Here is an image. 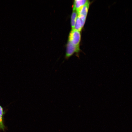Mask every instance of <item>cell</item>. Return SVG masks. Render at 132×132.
I'll list each match as a JSON object with an SVG mask.
<instances>
[{
    "mask_svg": "<svg viewBox=\"0 0 132 132\" xmlns=\"http://www.w3.org/2000/svg\"><path fill=\"white\" fill-rule=\"evenodd\" d=\"M83 27L79 17L77 16L74 29L80 32Z\"/></svg>",
    "mask_w": 132,
    "mask_h": 132,
    "instance_id": "8992f818",
    "label": "cell"
},
{
    "mask_svg": "<svg viewBox=\"0 0 132 132\" xmlns=\"http://www.w3.org/2000/svg\"><path fill=\"white\" fill-rule=\"evenodd\" d=\"M4 125L1 116L0 115V129L4 130Z\"/></svg>",
    "mask_w": 132,
    "mask_h": 132,
    "instance_id": "52a82bcc",
    "label": "cell"
},
{
    "mask_svg": "<svg viewBox=\"0 0 132 132\" xmlns=\"http://www.w3.org/2000/svg\"><path fill=\"white\" fill-rule=\"evenodd\" d=\"M80 51L79 46L75 45L68 41L66 45V58H68L75 53L78 54Z\"/></svg>",
    "mask_w": 132,
    "mask_h": 132,
    "instance_id": "7a4b0ae2",
    "label": "cell"
},
{
    "mask_svg": "<svg viewBox=\"0 0 132 132\" xmlns=\"http://www.w3.org/2000/svg\"><path fill=\"white\" fill-rule=\"evenodd\" d=\"M90 2L88 0L86 3L82 6L77 12L78 15L84 16L86 17L89 6Z\"/></svg>",
    "mask_w": 132,
    "mask_h": 132,
    "instance_id": "3957f363",
    "label": "cell"
},
{
    "mask_svg": "<svg viewBox=\"0 0 132 132\" xmlns=\"http://www.w3.org/2000/svg\"><path fill=\"white\" fill-rule=\"evenodd\" d=\"M77 15L78 14L77 11H73L71 15V25L72 29H74V28Z\"/></svg>",
    "mask_w": 132,
    "mask_h": 132,
    "instance_id": "5b68a950",
    "label": "cell"
},
{
    "mask_svg": "<svg viewBox=\"0 0 132 132\" xmlns=\"http://www.w3.org/2000/svg\"><path fill=\"white\" fill-rule=\"evenodd\" d=\"M87 0H75L73 6V11H76L77 12L79 9L87 2Z\"/></svg>",
    "mask_w": 132,
    "mask_h": 132,
    "instance_id": "277c9868",
    "label": "cell"
},
{
    "mask_svg": "<svg viewBox=\"0 0 132 132\" xmlns=\"http://www.w3.org/2000/svg\"><path fill=\"white\" fill-rule=\"evenodd\" d=\"M81 38L80 32L74 29H72L69 34L68 41L75 45L79 46Z\"/></svg>",
    "mask_w": 132,
    "mask_h": 132,
    "instance_id": "6da1fadb",
    "label": "cell"
},
{
    "mask_svg": "<svg viewBox=\"0 0 132 132\" xmlns=\"http://www.w3.org/2000/svg\"><path fill=\"white\" fill-rule=\"evenodd\" d=\"M3 114V109L2 107L0 105V115L2 116Z\"/></svg>",
    "mask_w": 132,
    "mask_h": 132,
    "instance_id": "ba28073f",
    "label": "cell"
}]
</instances>
